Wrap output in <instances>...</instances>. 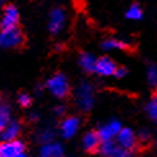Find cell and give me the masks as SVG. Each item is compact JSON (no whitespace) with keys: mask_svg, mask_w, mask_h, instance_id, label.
Instances as JSON below:
<instances>
[{"mask_svg":"<svg viewBox=\"0 0 157 157\" xmlns=\"http://www.w3.org/2000/svg\"><path fill=\"white\" fill-rule=\"evenodd\" d=\"M77 106L82 111H90L94 106V88L88 81H82L76 90Z\"/></svg>","mask_w":157,"mask_h":157,"instance_id":"1","label":"cell"},{"mask_svg":"<svg viewBox=\"0 0 157 157\" xmlns=\"http://www.w3.org/2000/svg\"><path fill=\"white\" fill-rule=\"evenodd\" d=\"M26 43V37L19 27L4 30L0 34V47L4 48H22Z\"/></svg>","mask_w":157,"mask_h":157,"instance_id":"2","label":"cell"},{"mask_svg":"<svg viewBox=\"0 0 157 157\" xmlns=\"http://www.w3.org/2000/svg\"><path fill=\"white\" fill-rule=\"evenodd\" d=\"M48 89L52 91V94L57 98H66L70 94V84L67 77L63 74H56L52 76L48 82Z\"/></svg>","mask_w":157,"mask_h":157,"instance_id":"3","label":"cell"},{"mask_svg":"<svg viewBox=\"0 0 157 157\" xmlns=\"http://www.w3.org/2000/svg\"><path fill=\"white\" fill-rule=\"evenodd\" d=\"M26 152L25 143L17 139L0 142V157H18Z\"/></svg>","mask_w":157,"mask_h":157,"instance_id":"4","label":"cell"},{"mask_svg":"<svg viewBox=\"0 0 157 157\" xmlns=\"http://www.w3.org/2000/svg\"><path fill=\"white\" fill-rule=\"evenodd\" d=\"M19 22V14L17 8L13 4H6L3 8V18L0 22V29L2 31L17 27Z\"/></svg>","mask_w":157,"mask_h":157,"instance_id":"5","label":"cell"},{"mask_svg":"<svg viewBox=\"0 0 157 157\" xmlns=\"http://www.w3.org/2000/svg\"><path fill=\"white\" fill-rule=\"evenodd\" d=\"M98 152L103 156L107 157H125V156H130L132 152L128 151V149L122 148L121 146H117L111 140H104L101 142V146L98 148Z\"/></svg>","mask_w":157,"mask_h":157,"instance_id":"6","label":"cell"},{"mask_svg":"<svg viewBox=\"0 0 157 157\" xmlns=\"http://www.w3.org/2000/svg\"><path fill=\"white\" fill-rule=\"evenodd\" d=\"M116 136H117V143H119V146H121L122 148L128 149L130 152L134 149L136 139H135V134L132 129H128V128L122 129L121 128Z\"/></svg>","mask_w":157,"mask_h":157,"instance_id":"7","label":"cell"},{"mask_svg":"<svg viewBox=\"0 0 157 157\" xmlns=\"http://www.w3.org/2000/svg\"><path fill=\"white\" fill-rule=\"evenodd\" d=\"M116 63L109 57H102L95 62L94 72L99 74L101 76H112L116 70Z\"/></svg>","mask_w":157,"mask_h":157,"instance_id":"8","label":"cell"},{"mask_svg":"<svg viewBox=\"0 0 157 157\" xmlns=\"http://www.w3.org/2000/svg\"><path fill=\"white\" fill-rule=\"evenodd\" d=\"M64 19H66V16L62 8H56L52 10L49 19V31L52 34H58L61 31L64 25Z\"/></svg>","mask_w":157,"mask_h":157,"instance_id":"9","label":"cell"},{"mask_svg":"<svg viewBox=\"0 0 157 157\" xmlns=\"http://www.w3.org/2000/svg\"><path fill=\"white\" fill-rule=\"evenodd\" d=\"M78 126H80V120L75 116H71V117H66L63 120L62 125H61V130H62V135L63 138L70 139L77 133Z\"/></svg>","mask_w":157,"mask_h":157,"instance_id":"10","label":"cell"},{"mask_svg":"<svg viewBox=\"0 0 157 157\" xmlns=\"http://www.w3.org/2000/svg\"><path fill=\"white\" fill-rule=\"evenodd\" d=\"M101 138L97 132H88L82 138V146L86 152L94 153L98 152V148L101 146Z\"/></svg>","mask_w":157,"mask_h":157,"instance_id":"11","label":"cell"},{"mask_svg":"<svg viewBox=\"0 0 157 157\" xmlns=\"http://www.w3.org/2000/svg\"><path fill=\"white\" fill-rule=\"evenodd\" d=\"M95 57L90 53H81L80 58H78V63H80V66L84 71H86V72H94L95 70Z\"/></svg>","mask_w":157,"mask_h":157,"instance_id":"12","label":"cell"},{"mask_svg":"<svg viewBox=\"0 0 157 157\" xmlns=\"http://www.w3.org/2000/svg\"><path fill=\"white\" fill-rule=\"evenodd\" d=\"M41 155L45 157H58L63 155V148L58 143H47L41 149Z\"/></svg>","mask_w":157,"mask_h":157,"instance_id":"13","label":"cell"},{"mask_svg":"<svg viewBox=\"0 0 157 157\" xmlns=\"http://www.w3.org/2000/svg\"><path fill=\"white\" fill-rule=\"evenodd\" d=\"M102 48L104 50H112V49H120V50H126L129 49V44L126 41L119 40V39H107L102 43Z\"/></svg>","mask_w":157,"mask_h":157,"instance_id":"14","label":"cell"},{"mask_svg":"<svg viewBox=\"0 0 157 157\" xmlns=\"http://www.w3.org/2000/svg\"><path fill=\"white\" fill-rule=\"evenodd\" d=\"M3 133H4V135H3L4 140L16 139L17 135L19 134V125H18V122H12V124L8 122V125L5 126V129L3 130Z\"/></svg>","mask_w":157,"mask_h":157,"instance_id":"15","label":"cell"},{"mask_svg":"<svg viewBox=\"0 0 157 157\" xmlns=\"http://www.w3.org/2000/svg\"><path fill=\"white\" fill-rule=\"evenodd\" d=\"M146 111H147V115L149 119L157 124V93L153 94L152 98L149 99V102L147 103Z\"/></svg>","mask_w":157,"mask_h":157,"instance_id":"16","label":"cell"},{"mask_svg":"<svg viewBox=\"0 0 157 157\" xmlns=\"http://www.w3.org/2000/svg\"><path fill=\"white\" fill-rule=\"evenodd\" d=\"M9 122V108L6 107V104L2 101L0 98V133H3V130Z\"/></svg>","mask_w":157,"mask_h":157,"instance_id":"17","label":"cell"},{"mask_svg":"<svg viewBox=\"0 0 157 157\" xmlns=\"http://www.w3.org/2000/svg\"><path fill=\"white\" fill-rule=\"evenodd\" d=\"M126 18L133 19V21H139L143 18V10L139 4H132L126 12Z\"/></svg>","mask_w":157,"mask_h":157,"instance_id":"18","label":"cell"},{"mask_svg":"<svg viewBox=\"0 0 157 157\" xmlns=\"http://www.w3.org/2000/svg\"><path fill=\"white\" fill-rule=\"evenodd\" d=\"M147 80L151 86H157V67L155 64H151L147 70Z\"/></svg>","mask_w":157,"mask_h":157,"instance_id":"19","label":"cell"},{"mask_svg":"<svg viewBox=\"0 0 157 157\" xmlns=\"http://www.w3.org/2000/svg\"><path fill=\"white\" fill-rule=\"evenodd\" d=\"M106 126H107V129L111 132V134H112L113 136H116L117 135V133L120 132V129H121V124H120V121H117V120H111V121H108L107 124H106Z\"/></svg>","mask_w":157,"mask_h":157,"instance_id":"20","label":"cell"},{"mask_svg":"<svg viewBox=\"0 0 157 157\" xmlns=\"http://www.w3.org/2000/svg\"><path fill=\"white\" fill-rule=\"evenodd\" d=\"M18 102H19V104H21L22 107H29L32 101H31L30 95H27V94H21V95H19V98H18Z\"/></svg>","mask_w":157,"mask_h":157,"instance_id":"21","label":"cell"},{"mask_svg":"<svg viewBox=\"0 0 157 157\" xmlns=\"http://www.w3.org/2000/svg\"><path fill=\"white\" fill-rule=\"evenodd\" d=\"M126 74H128V70L125 67H116V70H115V72H113L112 76H115L117 78H121V77L125 76Z\"/></svg>","mask_w":157,"mask_h":157,"instance_id":"22","label":"cell"},{"mask_svg":"<svg viewBox=\"0 0 157 157\" xmlns=\"http://www.w3.org/2000/svg\"><path fill=\"white\" fill-rule=\"evenodd\" d=\"M140 138H142V139H147V138H148V133L144 132V130H143V132H140Z\"/></svg>","mask_w":157,"mask_h":157,"instance_id":"23","label":"cell"},{"mask_svg":"<svg viewBox=\"0 0 157 157\" xmlns=\"http://www.w3.org/2000/svg\"><path fill=\"white\" fill-rule=\"evenodd\" d=\"M63 111H64V109H63L62 107H59V108H57V109H56V112H57V113H59V115H61V113H63Z\"/></svg>","mask_w":157,"mask_h":157,"instance_id":"24","label":"cell"},{"mask_svg":"<svg viewBox=\"0 0 157 157\" xmlns=\"http://www.w3.org/2000/svg\"><path fill=\"white\" fill-rule=\"evenodd\" d=\"M156 144H157V142H156Z\"/></svg>","mask_w":157,"mask_h":157,"instance_id":"25","label":"cell"}]
</instances>
